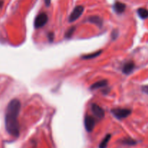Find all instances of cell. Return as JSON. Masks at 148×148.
<instances>
[{
  "label": "cell",
  "instance_id": "obj_3",
  "mask_svg": "<svg viewBox=\"0 0 148 148\" xmlns=\"http://www.w3.org/2000/svg\"><path fill=\"white\" fill-rule=\"evenodd\" d=\"M49 17L48 15L44 12H42L39 14L37 17L35 19L34 22V26L36 28H41L43 27L47 23Z\"/></svg>",
  "mask_w": 148,
  "mask_h": 148
},
{
  "label": "cell",
  "instance_id": "obj_9",
  "mask_svg": "<svg viewBox=\"0 0 148 148\" xmlns=\"http://www.w3.org/2000/svg\"><path fill=\"white\" fill-rule=\"evenodd\" d=\"M88 21L90 23L96 25L97 26L100 27L103 25V20L98 16H91L88 18Z\"/></svg>",
  "mask_w": 148,
  "mask_h": 148
},
{
  "label": "cell",
  "instance_id": "obj_13",
  "mask_svg": "<svg viewBox=\"0 0 148 148\" xmlns=\"http://www.w3.org/2000/svg\"><path fill=\"white\" fill-rule=\"evenodd\" d=\"M101 53H102V51L100 50V51H96V52H94V53H89V54H87V55H84V56H82V59H93V58H95V57H97V56H100Z\"/></svg>",
  "mask_w": 148,
  "mask_h": 148
},
{
  "label": "cell",
  "instance_id": "obj_20",
  "mask_svg": "<svg viewBox=\"0 0 148 148\" xmlns=\"http://www.w3.org/2000/svg\"><path fill=\"white\" fill-rule=\"evenodd\" d=\"M3 1L2 0H0V9L1 8V7H2V6H3Z\"/></svg>",
  "mask_w": 148,
  "mask_h": 148
},
{
  "label": "cell",
  "instance_id": "obj_1",
  "mask_svg": "<svg viewBox=\"0 0 148 148\" xmlns=\"http://www.w3.org/2000/svg\"><path fill=\"white\" fill-rule=\"evenodd\" d=\"M21 103L18 99H13L8 103L5 113V128L10 135L17 137L20 134L18 116Z\"/></svg>",
  "mask_w": 148,
  "mask_h": 148
},
{
  "label": "cell",
  "instance_id": "obj_7",
  "mask_svg": "<svg viewBox=\"0 0 148 148\" xmlns=\"http://www.w3.org/2000/svg\"><path fill=\"white\" fill-rule=\"evenodd\" d=\"M134 69V64L132 61H130L127 62V63L124 64L122 68V72L125 75H130V73L133 72Z\"/></svg>",
  "mask_w": 148,
  "mask_h": 148
},
{
  "label": "cell",
  "instance_id": "obj_5",
  "mask_svg": "<svg viewBox=\"0 0 148 148\" xmlns=\"http://www.w3.org/2000/svg\"><path fill=\"white\" fill-rule=\"evenodd\" d=\"M84 124L85 128L88 132H91L94 130L95 126V120L92 116L90 115H86L84 119Z\"/></svg>",
  "mask_w": 148,
  "mask_h": 148
},
{
  "label": "cell",
  "instance_id": "obj_18",
  "mask_svg": "<svg viewBox=\"0 0 148 148\" xmlns=\"http://www.w3.org/2000/svg\"><path fill=\"white\" fill-rule=\"evenodd\" d=\"M49 40H50V41H52V40H53V33H49Z\"/></svg>",
  "mask_w": 148,
  "mask_h": 148
},
{
  "label": "cell",
  "instance_id": "obj_12",
  "mask_svg": "<svg viewBox=\"0 0 148 148\" xmlns=\"http://www.w3.org/2000/svg\"><path fill=\"white\" fill-rule=\"evenodd\" d=\"M111 134H107L105 137L103 138V140L101 141V143L99 145V148H106L107 145L108 144V142L111 140Z\"/></svg>",
  "mask_w": 148,
  "mask_h": 148
},
{
  "label": "cell",
  "instance_id": "obj_19",
  "mask_svg": "<svg viewBox=\"0 0 148 148\" xmlns=\"http://www.w3.org/2000/svg\"><path fill=\"white\" fill-rule=\"evenodd\" d=\"M45 4L47 7H49L51 4V0H45Z\"/></svg>",
  "mask_w": 148,
  "mask_h": 148
},
{
  "label": "cell",
  "instance_id": "obj_16",
  "mask_svg": "<svg viewBox=\"0 0 148 148\" xmlns=\"http://www.w3.org/2000/svg\"><path fill=\"white\" fill-rule=\"evenodd\" d=\"M118 34H119V31L117 30H114V31L112 32V39L113 40H114V39L116 38L117 36H118Z\"/></svg>",
  "mask_w": 148,
  "mask_h": 148
},
{
  "label": "cell",
  "instance_id": "obj_6",
  "mask_svg": "<svg viewBox=\"0 0 148 148\" xmlns=\"http://www.w3.org/2000/svg\"><path fill=\"white\" fill-rule=\"evenodd\" d=\"M91 111H92V114L95 116V118L98 119V120L102 119L104 117V116H105L104 110L100 106L97 105L95 103L92 104V106H91Z\"/></svg>",
  "mask_w": 148,
  "mask_h": 148
},
{
  "label": "cell",
  "instance_id": "obj_15",
  "mask_svg": "<svg viewBox=\"0 0 148 148\" xmlns=\"http://www.w3.org/2000/svg\"><path fill=\"white\" fill-rule=\"evenodd\" d=\"M122 143L125 145H136L137 142L135 140H132V139L130 138H127L124 139V140H122Z\"/></svg>",
  "mask_w": 148,
  "mask_h": 148
},
{
  "label": "cell",
  "instance_id": "obj_14",
  "mask_svg": "<svg viewBox=\"0 0 148 148\" xmlns=\"http://www.w3.org/2000/svg\"><path fill=\"white\" fill-rule=\"evenodd\" d=\"M75 27H71L70 28L68 29V30L66 32V33H65V38H71L72 36V35L74 34V33H75Z\"/></svg>",
  "mask_w": 148,
  "mask_h": 148
},
{
  "label": "cell",
  "instance_id": "obj_10",
  "mask_svg": "<svg viewBox=\"0 0 148 148\" xmlns=\"http://www.w3.org/2000/svg\"><path fill=\"white\" fill-rule=\"evenodd\" d=\"M108 85V81L103 79V80L98 81V82H95L94 84H92L90 86V89L92 90H95V89H99V88H105Z\"/></svg>",
  "mask_w": 148,
  "mask_h": 148
},
{
  "label": "cell",
  "instance_id": "obj_11",
  "mask_svg": "<svg viewBox=\"0 0 148 148\" xmlns=\"http://www.w3.org/2000/svg\"><path fill=\"white\" fill-rule=\"evenodd\" d=\"M137 14L142 19H147L148 17V10L145 8H140L137 10Z\"/></svg>",
  "mask_w": 148,
  "mask_h": 148
},
{
  "label": "cell",
  "instance_id": "obj_2",
  "mask_svg": "<svg viewBox=\"0 0 148 148\" xmlns=\"http://www.w3.org/2000/svg\"><path fill=\"white\" fill-rule=\"evenodd\" d=\"M111 113L117 119L121 120L128 117L131 114L132 111L128 108H114L112 109Z\"/></svg>",
  "mask_w": 148,
  "mask_h": 148
},
{
  "label": "cell",
  "instance_id": "obj_4",
  "mask_svg": "<svg viewBox=\"0 0 148 148\" xmlns=\"http://www.w3.org/2000/svg\"><path fill=\"white\" fill-rule=\"evenodd\" d=\"M84 12V7L82 6L79 5L75 7L73 11L70 14L69 17V23H74L76 21L78 18H79L81 15Z\"/></svg>",
  "mask_w": 148,
  "mask_h": 148
},
{
  "label": "cell",
  "instance_id": "obj_17",
  "mask_svg": "<svg viewBox=\"0 0 148 148\" xmlns=\"http://www.w3.org/2000/svg\"><path fill=\"white\" fill-rule=\"evenodd\" d=\"M142 90H143V91L145 92V93L147 94V95H148V85H146V86H143V88H142Z\"/></svg>",
  "mask_w": 148,
  "mask_h": 148
},
{
  "label": "cell",
  "instance_id": "obj_8",
  "mask_svg": "<svg viewBox=\"0 0 148 148\" xmlns=\"http://www.w3.org/2000/svg\"><path fill=\"white\" fill-rule=\"evenodd\" d=\"M114 10L118 14H121V13L124 12L126 10V5L124 3L119 2V1H117L114 4Z\"/></svg>",
  "mask_w": 148,
  "mask_h": 148
}]
</instances>
